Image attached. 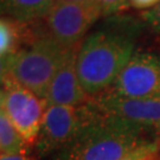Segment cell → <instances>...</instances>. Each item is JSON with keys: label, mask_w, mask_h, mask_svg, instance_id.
<instances>
[{"label": "cell", "mask_w": 160, "mask_h": 160, "mask_svg": "<svg viewBox=\"0 0 160 160\" xmlns=\"http://www.w3.org/2000/svg\"><path fill=\"white\" fill-rule=\"evenodd\" d=\"M137 28L132 22L88 34L78 48L76 68L84 92L90 97L108 92L134 55Z\"/></svg>", "instance_id": "obj_1"}, {"label": "cell", "mask_w": 160, "mask_h": 160, "mask_svg": "<svg viewBox=\"0 0 160 160\" xmlns=\"http://www.w3.org/2000/svg\"><path fill=\"white\" fill-rule=\"evenodd\" d=\"M155 139L160 138L97 108L95 118L74 142L61 152L59 160H121L132 151Z\"/></svg>", "instance_id": "obj_2"}, {"label": "cell", "mask_w": 160, "mask_h": 160, "mask_svg": "<svg viewBox=\"0 0 160 160\" xmlns=\"http://www.w3.org/2000/svg\"><path fill=\"white\" fill-rule=\"evenodd\" d=\"M68 50L45 31L34 34L14 53L10 75L19 84L45 100L49 86Z\"/></svg>", "instance_id": "obj_3"}, {"label": "cell", "mask_w": 160, "mask_h": 160, "mask_svg": "<svg viewBox=\"0 0 160 160\" xmlns=\"http://www.w3.org/2000/svg\"><path fill=\"white\" fill-rule=\"evenodd\" d=\"M96 113L92 98L80 107L48 106L33 147L36 155L43 158L69 147Z\"/></svg>", "instance_id": "obj_4"}, {"label": "cell", "mask_w": 160, "mask_h": 160, "mask_svg": "<svg viewBox=\"0 0 160 160\" xmlns=\"http://www.w3.org/2000/svg\"><path fill=\"white\" fill-rule=\"evenodd\" d=\"M102 17L97 4L56 1L43 19L46 33L67 49L80 46L88 31Z\"/></svg>", "instance_id": "obj_5"}, {"label": "cell", "mask_w": 160, "mask_h": 160, "mask_svg": "<svg viewBox=\"0 0 160 160\" xmlns=\"http://www.w3.org/2000/svg\"><path fill=\"white\" fill-rule=\"evenodd\" d=\"M2 109L30 148L34 147L46 110V101L19 84L8 75L2 83Z\"/></svg>", "instance_id": "obj_6"}, {"label": "cell", "mask_w": 160, "mask_h": 160, "mask_svg": "<svg viewBox=\"0 0 160 160\" xmlns=\"http://www.w3.org/2000/svg\"><path fill=\"white\" fill-rule=\"evenodd\" d=\"M108 92L132 98L160 97V55L135 51Z\"/></svg>", "instance_id": "obj_7"}, {"label": "cell", "mask_w": 160, "mask_h": 160, "mask_svg": "<svg viewBox=\"0 0 160 160\" xmlns=\"http://www.w3.org/2000/svg\"><path fill=\"white\" fill-rule=\"evenodd\" d=\"M92 102L104 114L122 119L160 138V97L132 98L106 92L92 97Z\"/></svg>", "instance_id": "obj_8"}, {"label": "cell", "mask_w": 160, "mask_h": 160, "mask_svg": "<svg viewBox=\"0 0 160 160\" xmlns=\"http://www.w3.org/2000/svg\"><path fill=\"white\" fill-rule=\"evenodd\" d=\"M78 48L69 49L63 63L53 76L45 96L48 106L80 107L90 101L92 97L84 92L77 74L76 59Z\"/></svg>", "instance_id": "obj_9"}, {"label": "cell", "mask_w": 160, "mask_h": 160, "mask_svg": "<svg viewBox=\"0 0 160 160\" xmlns=\"http://www.w3.org/2000/svg\"><path fill=\"white\" fill-rule=\"evenodd\" d=\"M56 0H0V17L19 24H33L44 19Z\"/></svg>", "instance_id": "obj_10"}, {"label": "cell", "mask_w": 160, "mask_h": 160, "mask_svg": "<svg viewBox=\"0 0 160 160\" xmlns=\"http://www.w3.org/2000/svg\"><path fill=\"white\" fill-rule=\"evenodd\" d=\"M31 153L20 133L2 110H0V155Z\"/></svg>", "instance_id": "obj_11"}, {"label": "cell", "mask_w": 160, "mask_h": 160, "mask_svg": "<svg viewBox=\"0 0 160 160\" xmlns=\"http://www.w3.org/2000/svg\"><path fill=\"white\" fill-rule=\"evenodd\" d=\"M8 18L0 17V56H11L17 53L23 43V26Z\"/></svg>", "instance_id": "obj_12"}, {"label": "cell", "mask_w": 160, "mask_h": 160, "mask_svg": "<svg viewBox=\"0 0 160 160\" xmlns=\"http://www.w3.org/2000/svg\"><path fill=\"white\" fill-rule=\"evenodd\" d=\"M121 160H160V139L143 143Z\"/></svg>", "instance_id": "obj_13"}, {"label": "cell", "mask_w": 160, "mask_h": 160, "mask_svg": "<svg viewBox=\"0 0 160 160\" xmlns=\"http://www.w3.org/2000/svg\"><path fill=\"white\" fill-rule=\"evenodd\" d=\"M103 17H113L131 7L129 0H96Z\"/></svg>", "instance_id": "obj_14"}, {"label": "cell", "mask_w": 160, "mask_h": 160, "mask_svg": "<svg viewBox=\"0 0 160 160\" xmlns=\"http://www.w3.org/2000/svg\"><path fill=\"white\" fill-rule=\"evenodd\" d=\"M141 20L149 30L160 34V2L147 11L141 12Z\"/></svg>", "instance_id": "obj_15"}, {"label": "cell", "mask_w": 160, "mask_h": 160, "mask_svg": "<svg viewBox=\"0 0 160 160\" xmlns=\"http://www.w3.org/2000/svg\"><path fill=\"white\" fill-rule=\"evenodd\" d=\"M13 56H14V55L5 56V57H1V56H0V84L4 83V81L6 80V77L11 72Z\"/></svg>", "instance_id": "obj_16"}, {"label": "cell", "mask_w": 160, "mask_h": 160, "mask_svg": "<svg viewBox=\"0 0 160 160\" xmlns=\"http://www.w3.org/2000/svg\"><path fill=\"white\" fill-rule=\"evenodd\" d=\"M159 2L160 0H129L132 7L135 10H140V11H147Z\"/></svg>", "instance_id": "obj_17"}, {"label": "cell", "mask_w": 160, "mask_h": 160, "mask_svg": "<svg viewBox=\"0 0 160 160\" xmlns=\"http://www.w3.org/2000/svg\"><path fill=\"white\" fill-rule=\"evenodd\" d=\"M0 160H38V158L31 153H25V154L0 155Z\"/></svg>", "instance_id": "obj_18"}, {"label": "cell", "mask_w": 160, "mask_h": 160, "mask_svg": "<svg viewBox=\"0 0 160 160\" xmlns=\"http://www.w3.org/2000/svg\"><path fill=\"white\" fill-rule=\"evenodd\" d=\"M56 1H70V2H88V4H96V0H56Z\"/></svg>", "instance_id": "obj_19"}, {"label": "cell", "mask_w": 160, "mask_h": 160, "mask_svg": "<svg viewBox=\"0 0 160 160\" xmlns=\"http://www.w3.org/2000/svg\"><path fill=\"white\" fill-rule=\"evenodd\" d=\"M4 87L0 84V110H2V106H4Z\"/></svg>", "instance_id": "obj_20"}]
</instances>
